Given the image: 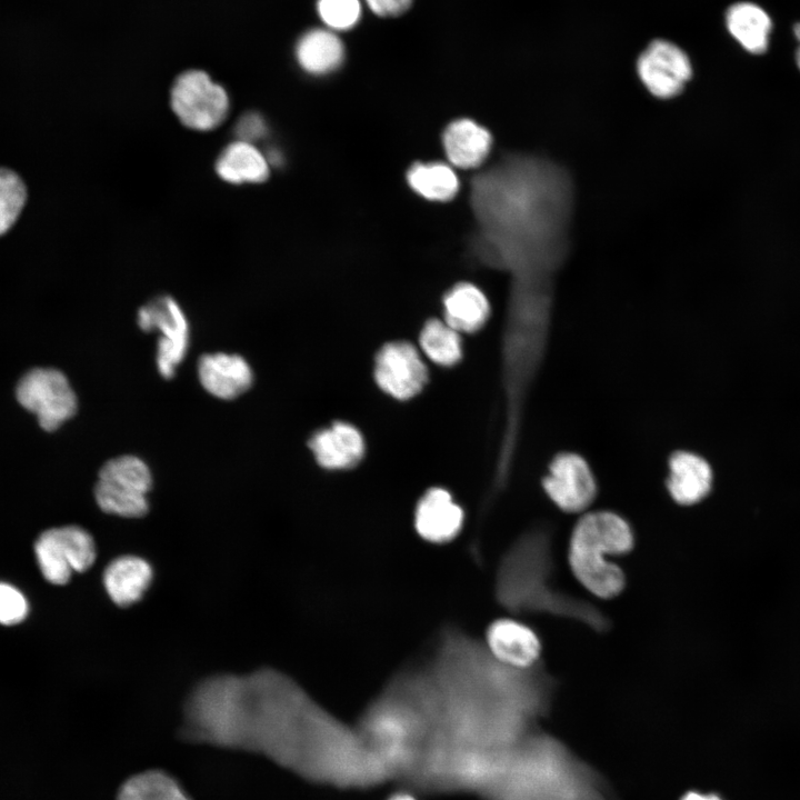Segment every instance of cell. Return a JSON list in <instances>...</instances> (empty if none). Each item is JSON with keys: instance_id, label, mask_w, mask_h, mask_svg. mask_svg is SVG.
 Returning <instances> with one entry per match:
<instances>
[{"instance_id": "1", "label": "cell", "mask_w": 800, "mask_h": 800, "mask_svg": "<svg viewBox=\"0 0 800 800\" xmlns=\"http://www.w3.org/2000/svg\"><path fill=\"white\" fill-rule=\"evenodd\" d=\"M184 716L189 740L259 752L319 781H330L344 731L341 719L272 668L204 679Z\"/></svg>"}, {"instance_id": "2", "label": "cell", "mask_w": 800, "mask_h": 800, "mask_svg": "<svg viewBox=\"0 0 800 800\" xmlns=\"http://www.w3.org/2000/svg\"><path fill=\"white\" fill-rule=\"evenodd\" d=\"M424 662L438 697L441 748L493 756L519 732L534 697L531 669L502 664L481 639L452 623L439 629Z\"/></svg>"}, {"instance_id": "3", "label": "cell", "mask_w": 800, "mask_h": 800, "mask_svg": "<svg viewBox=\"0 0 800 800\" xmlns=\"http://www.w3.org/2000/svg\"><path fill=\"white\" fill-rule=\"evenodd\" d=\"M439 704L426 662L396 670L354 726L387 773L413 772L437 730Z\"/></svg>"}, {"instance_id": "4", "label": "cell", "mask_w": 800, "mask_h": 800, "mask_svg": "<svg viewBox=\"0 0 800 800\" xmlns=\"http://www.w3.org/2000/svg\"><path fill=\"white\" fill-rule=\"evenodd\" d=\"M629 523L610 511L590 512L576 524L569 546V563L577 580L592 594L610 599L624 587L622 570L608 561L631 550Z\"/></svg>"}, {"instance_id": "5", "label": "cell", "mask_w": 800, "mask_h": 800, "mask_svg": "<svg viewBox=\"0 0 800 800\" xmlns=\"http://www.w3.org/2000/svg\"><path fill=\"white\" fill-rule=\"evenodd\" d=\"M151 486V472L144 461L134 456H120L100 469L94 498L106 513L140 518L149 510L147 494Z\"/></svg>"}, {"instance_id": "6", "label": "cell", "mask_w": 800, "mask_h": 800, "mask_svg": "<svg viewBox=\"0 0 800 800\" xmlns=\"http://www.w3.org/2000/svg\"><path fill=\"white\" fill-rule=\"evenodd\" d=\"M16 397L49 432L73 417L78 408L76 393L67 377L53 368L28 371L17 384Z\"/></svg>"}, {"instance_id": "7", "label": "cell", "mask_w": 800, "mask_h": 800, "mask_svg": "<svg viewBox=\"0 0 800 800\" xmlns=\"http://www.w3.org/2000/svg\"><path fill=\"white\" fill-rule=\"evenodd\" d=\"M34 552L43 577L66 584L73 572H83L94 562L97 550L91 534L78 527L52 528L40 534Z\"/></svg>"}, {"instance_id": "8", "label": "cell", "mask_w": 800, "mask_h": 800, "mask_svg": "<svg viewBox=\"0 0 800 800\" xmlns=\"http://www.w3.org/2000/svg\"><path fill=\"white\" fill-rule=\"evenodd\" d=\"M171 108L186 127L209 131L220 126L229 111L226 90L200 70L180 74L171 90Z\"/></svg>"}, {"instance_id": "9", "label": "cell", "mask_w": 800, "mask_h": 800, "mask_svg": "<svg viewBox=\"0 0 800 800\" xmlns=\"http://www.w3.org/2000/svg\"><path fill=\"white\" fill-rule=\"evenodd\" d=\"M137 322L143 331L161 333L157 343V368L164 379H171L189 344V326L182 309L171 297H159L139 309Z\"/></svg>"}, {"instance_id": "10", "label": "cell", "mask_w": 800, "mask_h": 800, "mask_svg": "<svg viewBox=\"0 0 800 800\" xmlns=\"http://www.w3.org/2000/svg\"><path fill=\"white\" fill-rule=\"evenodd\" d=\"M374 379L382 391L398 400L417 396L428 380V370L416 347L392 341L377 353Z\"/></svg>"}, {"instance_id": "11", "label": "cell", "mask_w": 800, "mask_h": 800, "mask_svg": "<svg viewBox=\"0 0 800 800\" xmlns=\"http://www.w3.org/2000/svg\"><path fill=\"white\" fill-rule=\"evenodd\" d=\"M550 500L566 512L584 510L596 497V480L583 458L560 453L549 466L542 481Z\"/></svg>"}, {"instance_id": "12", "label": "cell", "mask_w": 800, "mask_h": 800, "mask_svg": "<svg viewBox=\"0 0 800 800\" xmlns=\"http://www.w3.org/2000/svg\"><path fill=\"white\" fill-rule=\"evenodd\" d=\"M637 69L646 88L658 98L678 94L692 72L687 54L666 40L651 42L639 57Z\"/></svg>"}, {"instance_id": "13", "label": "cell", "mask_w": 800, "mask_h": 800, "mask_svg": "<svg viewBox=\"0 0 800 800\" xmlns=\"http://www.w3.org/2000/svg\"><path fill=\"white\" fill-rule=\"evenodd\" d=\"M464 511L444 488H430L418 500L413 527L420 539L441 546L452 542L461 533Z\"/></svg>"}, {"instance_id": "14", "label": "cell", "mask_w": 800, "mask_h": 800, "mask_svg": "<svg viewBox=\"0 0 800 800\" xmlns=\"http://www.w3.org/2000/svg\"><path fill=\"white\" fill-rule=\"evenodd\" d=\"M482 641L496 660L519 670L531 669L541 652V643L536 632L511 618L492 621Z\"/></svg>"}, {"instance_id": "15", "label": "cell", "mask_w": 800, "mask_h": 800, "mask_svg": "<svg viewBox=\"0 0 800 800\" xmlns=\"http://www.w3.org/2000/svg\"><path fill=\"white\" fill-rule=\"evenodd\" d=\"M201 386L216 398L231 400L246 392L252 384L250 364L239 354L207 353L198 361Z\"/></svg>"}, {"instance_id": "16", "label": "cell", "mask_w": 800, "mask_h": 800, "mask_svg": "<svg viewBox=\"0 0 800 800\" xmlns=\"http://www.w3.org/2000/svg\"><path fill=\"white\" fill-rule=\"evenodd\" d=\"M309 447L318 464L329 470L352 468L361 461L364 453V441L360 431L341 421L313 433Z\"/></svg>"}, {"instance_id": "17", "label": "cell", "mask_w": 800, "mask_h": 800, "mask_svg": "<svg viewBox=\"0 0 800 800\" xmlns=\"http://www.w3.org/2000/svg\"><path fill=\"white\" fill-rule=\"evenodd\" d=\"M712 470L700 456L679 451L669 460L667 487L679 504L691 506L701 501L711 490Z\"/></svg>"}, {"instance_id": "18", "label": "cell", "mask_w": 800, "mask_h": 800, "mask_svg": "<svg viewBox=\"0 0 800 800\" xmlns=\"http://www.w3.org/2000/svg\"><path fill=\"white\" fill-rule=\"evenodd\" d=\"M443 148L449 162L461 169L480 166L488 157L492 138L478 122L461 118L447 126L443 132Z\"/></svg>"}, {"instance_id": "19", "label": "cell", "mask_w": 800, "mask_h": 800, "mask_svg": "<svg viewBox=\"0 0 800 800\" xmlns=\"http://www.w3.org/2000/svg\"><path fill=\"white\" fill-rule=\"evenodd\" d=\"M152 576V567L147 560L137 556H121L106 567L103 584L116 604L128 607L142 598Z\"/></svg>"}, {"instance_id": "20", "label": "cell", "mask_w": 800, "mask_h": 800, "mask_svg": "<svg viewBox=\"0 0 800 800\" xmlns=\"http://www.w3.org/2000/svg\"><path fill=\"white\" fill-rule=\"evenodd\" d=\"M444 321L454 330L466 333L478 331L487 322L490 304L486 294L474 284L461 282L443 298Z\"/></svg>"}, {"instance_id": "21", "label": "cell", "mask_w": 800, "mask_h": 800, "mask_svg": "<svg viewBox=\"0 0 800 800\" xmlns=\"http://www.w3.org/2000/svg\"><path fill=\"white\" fill-rule=\"evenodd\" d=\"M216 171L229 183H259L269 176V161L253 143L238 140L222 150Z\"/></svg>"}, {"instance_id": "22", "label": "cell", "mask_w": 800, "mask_h": 800, "mask_svg": "<svg viewBox=\"0 0 800 800\" xmlns=\"http://www.w3.org/2000/svg\"><path fill=\"white\" fill-rule=\"evenodd\" d=\"M296 56L304 71L317 76L326 74L340 67L344 58V47L334 31L317 28L299 39Z\"/></svg>"}, {"instance_id": "23", "label": "cell", "mask_w": 800, "mask_h": 800, "mask_svg": "<svg viewBox=\"0 0 800 800\" xmlns=\"http://www.w3.org/2000/svg\"><path fill=\"white\" fill-rule=\"evenodd\" d=\"M726 21L731 36L747 51L760 54L767 50L771 20L763 9L739 2L728 9Z\"/></svg>"}, {"instance_id": "24", "label": "cell", "mask_w": 800, "mask_h": 800, "mask_svg": "<svg viewBox=\"0 0 800 800\" xmlns=\"http://www.w3.org/2000/svg\"><path fill=\"white\" fill-rule=\"evenodd\" d=\"M410 188L430 201H448L459 190V179L453 169L443 162L414 163L408 171Z\"/></svg>"}, {"instance_id": "25", "label": "cell", "mask_w": 800, "mask_h": 800, "mask_svg": "<svg viewBox=\"0 0 800 800\" xmlns=\"http://www.w3.org/2000/svg\"><path fill=\"white\" fill-rule=\"evenodd\" d=\"M420 347L424 354L434 363L450 367L462 357L460 334L446 321L431 319L420 332Z\"/></svg>"}, {"instance_id": "26", "label": "cell", "mask_w": 800, "mask_h": 800, "mask_svg": "<svg viewBox=\"0 0 800 800\" xmlns=\"http://www.w3.org/2000/svg\"><path fill=\"white\" fill-rule=\"evenodd\" d=\"M118 800H190L180 786L161 771H147L126 781Z\"/></svg>"}, {"instance_id": "27", "label": "cell", "mask_w": 800, "mask_h": 800, "mask_svg": "<svg viewBox=\"0 0 800 800\" xmlns=\"http://www.w3.org/2000/svg\"><path fill=\"white\" fill-rule=\"evenodd\" d=\"M27 201V189L17 172L0 167V236L17 222Z\"/></svg>"}, {"instance_id": "28", "label": "cell", "mask_w": 800, "mask_h": 800, "mask_svg": "<svg viewBox=\"0 0 800 800\" xmlns=\"http://www.w3.org/2000/svg\"><path fill=\"white\" fill-rule=\"evenodd\" d=\"M317 11L332 31H346L357 24L361 17L360 0H318Z\"/></svg>"}, {"instance_id": "29", "label": "cell", "mask_w": 800, "mask_h": 800, "mask_svg": "<svg viewBox=\"0 0 800 800\" xmlns=\"http://www.w3.org/2000/svg\"><path fill=\"white\" fill-rule=\"evenodd\" d=\"M28 614L24 596L13 586L0 582V623L12 626L20 623Z\"/></svg>"}, {"instance_id": "30", "label": "cell", "mask_w": 800, "mask_h": 800, "mask_svg": "<svg viewBox=\"0 0 800 800\" xmlns=\"http://www.w3.org/2000/svg\"><path fill=\"white\" fill-rule=\"evenodd\" d=\"M236 133L239 140L253 143L266 136V121L257 112L244 113L236 123Z\"/></svg>"}, {"instance_id": "31", "label": "cell", "mask_w": 800, "mask_h": 800, "mask_svg": "<svg viewBox=\"0 0 800 800\" xmlns=\"http://www.w3.org/2000/svg\"><path fill=\"white\" fill-rule=\"evenodd\" d=\"M369 9L379 17H393L404 12L412 0H364Z\"/></svg>"}, {"instance_id": "32", "label": "cell", "mask_w": 800, "mask_h": 800, "mask_svg": "<svg viewBox=\"0 0 800 800\" xmlns=\"http://www.w3.org/2000/svg\"><path fill=\"white\" fill-rule=\"evenodd\" d=\"M681 800H722L717 794H702L699 792H688Z\"/></svg>"}, {"instance_id": "33", "label": "cell", "mask_w": 800, "mask_h": 800, "mask_svg": "<svg viewBox=\"0 0 800 800\" xmlns=\"http://www.w3.org/2000/svg\"><path fill=\"white\" fill-rule=\"evenodd\" d=\"M793 32H794L797 40L799 41V47L796 51V62H797L798 68L800 69V22L794 26Z\"/></svg>"}, {"instance_id": "34", "label": "cell", "mask_w": 800, "mask_h": 800, "mask_svg": "<svg viewBox=\"0 0 800 800\" xmlns=\"http://www.w3.org/2000/svg\"><path fill=\"white\" fill-rule=\"evenodd\" d=\"M391 800H412V799H411V798H408V797H397V798H393V799H391Z\"/></svg>"}]
</instances>
